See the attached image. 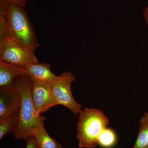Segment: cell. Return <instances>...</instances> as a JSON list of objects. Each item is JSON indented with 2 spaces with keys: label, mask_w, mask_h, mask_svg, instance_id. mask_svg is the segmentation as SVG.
I'll use <instances>...</instances> for the list:
<instances>
[{
  "label": "cell",
  "mask_w": 148,
  "mask_h": 148,
  "mask_svg": "<svg viewBox=\"0 0 148 148\" xmlns=\"http://www.w3.org/2000/svg\"><path fill=\"white\" fill-rule=\"evenodd\" d=\"M109 124L108 117L97 109L86 108L79 113L77 137L79 147L94 148L98 145V138Z\"/></svg>",
  "instance_id": "7a4b0ae2"
},
{
  "label": "cell",
  "mask_w": 148,
  "mask_h": 148,
  "mask_svg": "<svg viewBox=\"0 0 148 148\" xmlns=\"http://www.w3.org/2000/svg\"><path fill=\"white\" fill-rule=\"evenodd\" d=\"M0 61L20 66L39 62L35 52L10 38L0 44Z\"/></svg>",
  "instance_id": "5b68a950"
},
{
  "label": "cell",
  "mask_w": 148,
  "mask_h": 148,
  "mask_svg": "<svg viewBox=\"0 0 148 148\" xmlns=\"http://www.w3.org/2000/svg\"><path fill=\"white\" fill-rule=\"evenodd\" d=\"M7 24L9 38L35 52L39 44L34 29L24 8L10 4Z\"/></svg>",
  "instance_id": "3957f363"
},
{
  "label": "cell",
  "mask_w": 148,
  "mask_h": 148,
  "mask_svg": "<svg viewBox=\"0 0 148 148\" xmlns=\"http://www.w3.org/2000/svg\"><path fill=\"white\" fill-rule=\"evenodd\" d=\"M45 120L41 122L33 135L39 148H60L61 145L51 138L47 132L44 126Z\"/></svg>",
  "instance_id": "30bf717a"
},
{
  "label": "cell",
  "mask_w": 148,
  "mask_h": 148,
  "mask_svg": "<svg viewBox=\"0 0 148 148\" xmlns=\"http://www.w3.org/2000/svg\"><path fill=\"white\" fill-rule=\"evenodd\" d=\"M25 75L22 66L0 61V88L10 87L18 77Z\"/></svg>",
  "instance_id": "9c48e42d"
},
{
  "label": "cell",
  "mask_w": 148,
  "mask_h": 148,
  "mask_svg": "<svg viewBox=\"0 0 148 148\" xmlns=\"http://www.w3.org/2000/svg\"><path fill=\"white\" fill-rule=\"evenodd\" d=\"M18 123V114L8 118L4 120L0 121V140L8 133L15 129Z\"/></svg>",
  "instance_id": "4fadbf2b"
},
{
  "label": "cell",
  "mask_w": 148,
  "mask_h": 148,
  "mask_svg": "<svg viewBox=\"0 0 148 148\" xmlns=\"http://www.w3.org/2000/svg\"><path fill=\"white\" fill-rule=\"evenodd\" d=\"M143 16L145 18V21L148 25V5L147 6L144 10Z\"/></svg>",
  "instance_id": "ac0fdd59"
},
{
  "label": "cell",
  "mask_w": 148,
  "mask_h": 148,
  "mask_svg": "<svg viewBox=\"0 0 148 148\" xmlns=\"http://www.w3.org/2000/svg\"><path fill=\"white\" fill-rule=\"evenodd\" d=\"M26 141V148H39L34 136H32L29 137Z\"/></svg>",
  "instance_id": "2e32d148"
},
{
  "label": "cell",
  "mask_w": 148,
  "mask_h": 148,
  "mask_svg": "<svg viewBox=\"0 0 148 148\" xmlns=\"http://www.w3.org/2000/svg\"><path fill=\"white\" fill-rule=\"evenodd\" d=\"M10 4L16 5L24 8L26 5L27 0H8Z\"/></svg>",
  "instance_id": "e0dca14e"
},
{
  "label": "cell",
  "mask_w": 148,
  "mask_h": 148,
  "mask_svg": "<svg viewBox=\"0 0 148 148\" xmlns=\"http://www.w3.org/2000/svg\"><path fill=\"white\" fill-rule=\"evenodd\" d=\"M9 38L7 19L0 18V44L4 42Z\"/></svg>",
  "instance_id": "5bb4252c"
},
{
  "label": "cell",
  "mask_w": 148,
  "mask_h": 148,
  "mask_svg": "<svg viewBox=\"0 0 148 148\" xmlns=\"http://www.w3.org/2000/svg\"><path fill=\"white\" fill-rule=\"evenodd\" d=\"M148 147V112L141 118L139 132L132 148H145Z\"/></svg>",
  "instance_id": "8fae6325"
},
{
  "label": "cell",
  "mask_w": 148,
  "mask_h": 148,
  "mask_svg": "<svg viewBox=\"0 0 148 148\" xmlns=\"http://www.w3.org/2000/svg\"><path fill=\"white\" fill-rule=\"evenodd\" d=\"M20 102V91L15 82L10 87L0 88V121L18 114Z\"/></svg>",
  "instance_id": "8992f818"
},
{
  "label": "cell",
  "mask_w": 148,
  "mask_h": 148,
  "mask_svg": "<svg viewBox=\"0 0 148 148\" xmlns=\"http://www.w3.org/2000/svg\"><path fill=\"white\" fill-rule=\"evenodd\" d=\"M116 142L115 132L113 130L107 127L103 130L98 138V144L103 148H110Z\"/></svg>",
  "instance_id": "7c38bea8"
},
{
  "label": "cell",
  "mask_w": 148,
  "mask_h": 148,
  "mask_svg": "<svg viewBox=\"0 0 148 148\" xmlns=\"http://www.w3.org/2000/svg\"><path fill=\"white\" fill-rule=\"evenodd\" d=\"M15 82L18 85L21 97L18 112V123L12 135L16 140H27L33 136L44 117L37 113L31 94L32 81L26 75L20 76Z\"/></svg>",
  "instance_id": "6da1fadb"
},
{
  "label": "cell",
  "mask_w": 148,
  "mask_h": 148,
  "mask_svg": "<svg viewBox=\"0 0 148 148\" xmlns=\"http://www.w3.org/2000/svg\"><path fill=\"white\" fill-rule=\"evenodd\" d=\"M22 66L25 75L35 82L52 84L58 78L51 71L50 64L47 63L38 62Z\"/></svg>",
  "instance_id": "ba28073f"
},
{
  "label": "cell",
  "mask_w": 148,
  "mask_h": 148,
  "mask_svg": "<svg viewBox=\"0 0 148 148\" xmlns=\"http://www.w3.org/2000/svg\"><path fill=\"white\" fill-rule=\"evenodd\" d=\"M148 148V147H146V148Z\"/></svg>",
  "instance_id": "ffe728a7"
},
{
  "label": "cell",
  "mask_w": 148,
  "mask_h": 148,
  "mask_svg": "<svg viewBox=\"0 0 148 148\" xmlns=\"http://www.w3.org/2000/svg\"><path fill=\"white\" fill-rule=\"evenodd\" d=\"M32 81L31 94L38 115L45 112L52 107L58 105L52 94L51 84Z\"/></svg>",
  "instance_id": "52a82bcc"
},
{
  "label": "cell",
  "mask_w": 148,
  "mask_h": 148,
  "mask_svg": "<svg viewBox=\"0 0 148 148\" xmlns=\"http://www.w3.org/2000/svg\"><path fill=\"white\" fill-rule=\"evenodd\" d=\"M10 5L8 0H0V18L7 19Z\"/></svg>",
  "instance_id": "9a60e30c"
},
{
  "label": "cell",
  "mask_w": 148,
  "mask_h": 148,
  "mask_svg": "<svg viewBox=\"0 0 148 148\" xmlns=\"http://www.w3.org/2000/svg\"><path fill=\"white\" fill-rule=\"evenodd\" d=\"M60 148H64V147H62V145H61V147H60Z\"/></svg>",
  "instance_id": "d6986e66"
},
{
  "label": "cell",
  "mask_w": 148,
  "mask_h": 148,
  "mask_svg": "<svg viewBox=\"0 0 148 148\" xmlns=\"http://www.w3.org/2000/svg\"><path fill=\"white\" fill-rule=\"evenodd\" d=\"M76 78L70 71L64 72L51 84L52 94L58 105L65 106L74 114H79L82 106L75 100L72 94L71 85Z\"/></svg>",
  "instance_id": "277c9868"
}]
</instances>
